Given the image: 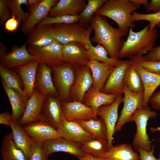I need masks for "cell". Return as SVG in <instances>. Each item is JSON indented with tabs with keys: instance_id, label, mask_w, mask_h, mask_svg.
<instances>
[{
	"instance_id": "cell-1",
	"label": "cell",
	"mask_w": 160,
	"mask_h": 160,
	"mask_svg": "<svg viewBox=\"0 0 160 160\" xmlns=\"http://www.w3.org/2000/svg\"><path fill=\"white\" fill-rule=\"evenodd\" d=\"M94 30L95 34L91 42L99 44L107 51L109 56L119 60L120 51L123 44L122 38L127 33L119 28L111 26L106 17L95 13L90 23Z\"/></svg>"
},
{
	"instance_id": "cell-2",
	"label": "cell",
	"mask_w": 160,
	"mask_h": 160,
	"mask_svg": "<svg viewBox=\"0 0 160 160\" xmlns=\"http://www.w3.org/2000/svg\"><path fill=\"white\" fill-rule=\"evenodd\" d=\"M129 29L128 37L119 52V59L146 55L156 42L157 31L149 28V24L139 31L134 32L131 28Z\"/></svg>"
},
{
	"instance_id": "cell-3",
	"label": "cell",
	"mask_w": 160,
	"mask_h": 160,
	"mask_svg": "<svg viewBox=\"0 0 160 160\" xmlns=\"http://www.w3.org/2000/svg\"><path fill=\"white\" fill-rule=\"evenodd\" d=\"M138 9L129 0H107L95 13L112 19L119 28L127 34L129 28L135 27L131 16Z\"/></svg>"
},
{
	"instance_id": "cell-4",
	"label": "cell",
	"mask_w": 160,
	"mask_h": 160,
	"mask_svg": "<svg viewBox=\"0 0 160 160\" xmlns=\"http://www.w3.org/2000/svg\"><path fill=\"white\" fill-rule=\"evenodd\" d=\"M157 115L156 111L151 110V107L148 106L137 109L132 116L131 120L135 122L137 129L132 145L136 151L139 149L148 151L152 150L146 127L148 120L150 119L156 118Z\"/></svg>"
},
{
	"instance_id": "cell-5",
	"label": "cell",
	"mask_w": 160,
	"mask_h": 160,
	"mask_svg": "<svg viewBox=\"0 0 160 160\" xmlns=\"http://www.w3.org/2000/svg\"><path fill=\"white\" fill-rule=\"evenodd\" d=\"M51 68L53 83L60 99L62 102L72 101L70 92L75 81L76 68L65 62Z\"/></svg>"
},
{
	"instance_id": "cell-6",
	"label": "cell",
	"mask_w": 160,
	"mask_h": 160,
	"mask_svg": "<svg viewBox=\"0 0 160 160\" xmlns=\"http://www.w3.org/2000/svg\"><path fill=\"white\" fill-rule=\"evenodd\" d=\"M63 45L55 40L49 45L41 47L28 45L27 50L33 60L51 67L64 62Z\"/></svg>"
},
{
	"instance_id": "cell-7",
	"label": "cell",
	"mask_w": 160,
	"mask_h": 160,
	"mask_svg": "<svg viewBox=\"0 0 160 160\" xmlns=\"http://www.w3.org/2000/svg\"><path fill=\"white\" fill-rule=\"evenodd\" d=\"M123 93V107L115 126V132L121 131L127 123L132 122L131 117L137 109L143 107L144 92L140 93L132 92L126 85Z\"/></svg>"
},
{
	"instance_id": "cell-8",
	"label": "cell",
	"mask_w": 160,
	"mask_h": 160,
	"mask_svg": "<svg viewBox=\"0 0 160 160\" xmlns=\"http://www.w3.org/2000/svg\"><path fill=\"white\" fill-rule=\"evenodd\" d=\"M55 40L63 45L71 42L84 44L88 32L87 28L78 23L53 25Z\"/></svg>"
},
{
	"instance_id": "cell-9",
	"label": "cell",
	"mask_w": 160,
	"mask_h": 160,
	"mask_svg": "<svg viewBox=\"0 0 160 160\" xmlns=\"http://www.w3.org/2000/svg\"><path fill=\"white\" fill-rule=\"evenodd\" d=\"M130 65L129 60L119 59L112 70L101 91L111 94H122L126 85V78L127 71Z\"/></svg>"
},
{
	"instance_id": "cell-10",
	"label": "cell",
	"mask_w": 160,
	"mask_h": 160,
	"mask_svg": "<svg viewBox=\"0 0 160 160\" xmlns=\"http://www.w3.org/2000/svg\"><path fill=\"white\" fill-rule=\"evenodd\" d=\"M62 102L59 97L47 96L43 103L40 121L47 122L57 129L65 120Z\"/></svg>"
},
{
	"instance_id": "cell-11",
	"label": "cell",
	"mask_w": 160,
	"mask_h": 160,
	"mask_svg": "<svg viewBox=\"0 0 160 160\" xmlns=\"http://www.w3.org/2000/svg\"><path fill=\"white\" fill-rule=\"evenodd\" d=\"M123 98L122 94L119 95L113 103L100 106L97 112V116L103 121L107 129L108 150L113 146L112 142L118 119V108L119 105L123 102Z\"/></svg>"
},
{
	"instance_id": "cell-12",
	"label": "cell",
	"mask_w": 160,
	"mask_h": 160,
	"mask_svg": "<svg viewBox=\"0 0 160 160\" xmlns=\"http://www.w3.org/2000/svg\"><path fill=\"white\" fill-rule=\"evenodd\" d=\"M93 82L91 70L87 65L76 69L75 81L70 92L71 101L82 103L85 94Z\"/></svg>"
},
{
	"instance_id": "cell-13",
	"label": "cell",
	"mask_w": 160,
	"mask_h": 160,
	"mask_svg": "<svg viewBox=\"0 0 160 160\" xmlns=\"http://www.w3.org/2000/svg\"><path fill=\"white\" fill-rule=\"evenodd\" d=\"M23 127L35 143H43L46 140L61 137L57 129L45 121L30 123Z\"/></svg>"
},
{
	"instance_id": "cell-14",
	"label": "cell",
	"mask_w": 160,
	"mask_h": 160,
	"mask_svg": "<svg viewBox=\"0 0 160 160\" xmlns=\"http://www.w3.org/2000/svg\"><path fill=\"white\" fill-rule=\"evenodd\" d=\"M62 109L65 119L68 121L97 119L98 118L92 108L80 102H62Z\"/></svg>"
},
{
	"instance_id": "cell-15",
	"label": "cell",
	"mask_w": 160,
	"mask_h": 160,
	"mask_svg": "<svg viewBox=\"0 0 160 160\" xmlns=\"http://www.w3.org/2000/svg\"><path fill=\"white\" fill-rule=\"evenodd\" d=\"M57 130L62 137L75 143L81 144L94 139L76 121H70L65 119Z\"/></svg>"
},
{
	"instance_id": "cell-16",
	"label": "cell",
	"mask_w": 160,
	"mask_h": 160,
	"mask_svg": "<svg viewBox=\"0 0 160 160\" xmlns=\"http://www.w3.org/2000/svg\"><path fill=\"white\" fill-rule=\"evenodd\" d=\"M51 67L39 63L36 75L34 89L46 96L59 97L52 80Z\"/></svg>"
},
{
	"instance_id": "cell-17",
	"label": "cell",
	"mask_w": 160,
	"mask_h": 160,
	"mask_svg": "<svg viewBox=\"0 0 160 160\" xmlns=\"http://www.w3.org/2000/svg\"><path fill=\"white\" fill-rule=\"evenodd\" d=\"M62 52L64 62L71 64L76 69L87 65L89 60L83 45L78 42L63 45Z\"/></svg>"
},
{
	"instance_id": "cell-18",
	"label": "cell",
	"mask_w": 160,
	"mask_h": 160,
	"mask_svg": "<svg viewBox=\"0 0 160 160\" xmlns=\"http://www.w3.org/2000/svg\"><path fill=\"white\" fill-rule=\"evenodd\" d=\"M26 42L23 45L14 46L11 52L0 57V65L13 69L20 66L27 65L33 60V56L28 52Z\"/></svg>"
},
{
	"instance_id": "cell-19",
	"label": "cell",
	"mask_w": 160,
	"mask_h": 160,
	"mask_svg": "<svg viewBox=\"0 0 160 160\" xmlns=\"http://www.w3.org/2000/svg\"><path fill=\"white\" fill-rule=\"evenodd\" d=\"M46 96L34 89L18 122L20 126L23 127L29 123L40 121L43 103Z\"/></svg>"
},
{
	"instance_id": "cell-20",
	"label": "cell",
	"mask_w": 160,
	"mask_h": 160,
	"mask_svg": "<svg viewBox=\"0 0 160 160\" xmlns=\"http://www.w3.org/2000/svg\"><path fill=\"white\" fill-rule=\"evenodd\" d=\"M39 63L33 60L26 65L15 68L20 75L23 84V98L26 104L34 90L36 70Z\"/></svg>"
},
{
	"instance_id": "cell-21",
	"label": "cell",
	"mask_w": 160,
	"mask_h": 160,
	"mask_svg": "<svg viewBox=\"0 0 160 160\" xmlns=\"http://www.w3.org/2000/svg\"><path fill=\"white\" fill-rule=\"evenodd\" d=\"M43 145L50 155L55 152H62L69 153L77 158L85 156L81 149V144L69 141L62 137L46 140Z\"/></svg>"
},
{
	"instance_id": "cell-22",
	"label": "cell",
	"mask_w": 160,
	"mask_h": 160,
	"mask_svg": "<svg viewBox=\"0 0 160 160\" xmlns=\"http://www.w3.org/2000/svg\"><path fill=\"white\" fill-rule=\"evenodd\" d=\"M54 40L53 25L39 23L29 32L26 43L29 46L41 47Z\"/></svg>"
},
{
	"instance_id": "cell-23",
	"label": "cell",
	"mask_w": 160,
	"mask_h": 160,
	"mask_svg": "<svg viewBox=\"0 0 160 160\" xmlns=\"http://www.w3.org/2000/svg\"><path fill=\"white\" fill-rule=\"evenodd\" d=\"M119 95L105 93L96 89L92 86L85 94L82 103L92 108L97 115V112L99 107L103 105L111 104Z\"/></svg>"
},
{
	"instance_id": "cell-24",
	"label": "cell",
	"mask_w": 160,
	"mask_h": 160,
	"mask_svg": "<svg viewBox=\"0 0 160 160\" xmlns=\"http://www.w3.org/2000/svg\"><path fill=\"white\" fill-rule=\"evenodd\" d=\"M58 1V0H41L36 8L30 13L26 21L22 25V33L25 34H28L36 25L48 16L51 9Z\"/></svg>"
},
{
	"instance_id": "cell-25",
	"label": "cell",
	"mask_w": 160,
	"mask_h": 160,
	"mask_svg": "<svg viewBox=\"0 0 160 160\" xmlns=\"http://www.w3.org/2000/svg\"><path fill=\"white\" fill-rule=\"evenodd\" d=\"M130 62L132 66L138 72L142 79L144 96L143 107H145L148 106L150 97L160 85V75L150 72L140 65Z\"/></svg>"
},
{
	"instance_id": "cell-26",
	"label": "cell",
	"mask_w": 160,
	"mask_h": 160,
	"mask_svg": "<svg viewBox=\"0 0 160 160\" xmlns=\"http://www.w3.org/2000/svg\"><path fill=\"white\" fill-rule=\"evenodd\" d=\"M84 0H60L49 11L48 16L79 15L87 4Z\"/></svg>"
},
{
	"instance_id": "cell-27",
	"label": "cell",
	"mask_w": 160,
	"mask_h": 160,
	"mask_svg": "<svg viewBox=\"0 0 160 160\" xmlns=\"http://www.w3.org/2000/svg\"><path fill=\"white\" fill-rule=\"evenodd\" d=\"M87 29V33L83 45L87 52L89 60H95L101 63L115 66L116 65L119 60H116L108 56L107 51L101 44H97L95 46L93 45L90 40V36L93 28L90 25Z\"/></svg>"
},
{
	"instance_id": "cell-28",
	"label": "cell",
	"mask_w": 160,
	"mask_h": 160,
	"mask_svg": "<svg viewBox=\"0 0 160 160\" xmlns=\"http://www.w3.org/2000/svg\"><path fill=\"white\" fill-rule=\"evenodd\" d=\"M10 127L15 143L23 151L28 160L34 147L35 142L27 134L23 127L13 119L11 121Z\"/></svg>"
},
{
	"instance_id": "cell-29",
	"label": "cell",
	"mask_w": 160,
	"mask_h": 160,
	"mask_svg": "<svg viewBox=\"0 0 160 160\" xmlns=\"http://www.w3.org/2000/svg\"><path fill=\"white\" fill-rule=\"evenodd\" d=\"M87 65L91 71L93 79L92 86L96 89L101 91L115 65L95 60H89Z\"/></svg>"
},
{
	"instance_id": "cell-30",
	"label": "cell",
	"mask_w": 160,
	"mask_h": 160,
	"mask_svg": "<svg viewBox=\"0 0 160 160\" xmlns=\"http://www.w3.org/2000/svg\"><path fill=\"white\" fill-rule=\"evenodd\" d=\"M0 153L3 160H28L23 151L15 143L12 132L4 137Z\"/></svg>"
},
{
	"instance_id": "cell-31",
	"label": "cell",
	"mask_w": 160,
	"mask_h": 160,
	"mask_svg": "<svg viewBox=\"0 0 160 160\" xmlns=\"http://www.w3.org/2000/svg\"><path fill=\"white\" fill-rule=\"evenodd\" d=\"M1 80L3 87L10 103L13 119L18 122L24 112L26 104L24 102L21 93L9 87L1 79Z\"/></svg>"
},
{
	"instance_id": "cell-32",
	"label": "cell",
	"mask_w": 160,
	"mask_h": 160,
	"mask_svg": "<svg viewBox=\"0 0 160 160\" xmlns=\"http://www.w3.org/2000/svg\"><path fill=\"white\" fill-rule=\"evenodd\" d=\"M105 160H139V155L127 144L117 145L108 150Z\"/></svg>"
},
{
	"instance_id": "cell-33",
	"label": "cell",
	"mask_w": 160,
	"mask_h": 160,
	"mask_svg": "<svg viewBox=\"0 0 160 160\" xmlns=\"http://www.w3.org/2000/svg\"><path fill=\"white\" fill-rule=\"evenodd\" d=\"M108 148V140L104 139H94L81 145V149L85 154L101 159H104Z\"/></svg>"
},
{
	"instance_id": "cell-34",
	"label": "cell",
	"mask_w": 160,
	"mask_h": 160,
	"mask_svg": "<svg viewBox=\"0 0 160 160\" xmlns=\"http://www.w3.org/2000/svg\"><path fill=\"white\" fill-rule=\"evenodd\" d=\"M77 122L94 139H104L108 140L107 129L104 121L100 117L97 119H91Z\"/></svg>"
},
{
	"instance_id": "cell-35",
	"label": "cell",
	"mask_w": 160,
	"mask_h": 160,
	"mask_svg": "<svg viewBox=\"0 0 160 160\" xmlns=\"http://www.w3.org/2000/svg\"><path fill=\"white\" fill-rule=\"evenodd\" d=\"M0 75L1 79L10 88L17 90L23 95V84L21 78L15 69L9 68L0 65Z\"/></svg>"
},
{
	"instance_id": "cell-36",
	"label": "cell",
	"mask_w": 160,
	"mask_h": 160,
	"mask_svg": "<svg viewBox=\"0 0 160 160\" xmlns=\"http://www.w3.org/2000/svg\"><path fill=\"white\" fill-rule=\"evenodd\" d=\"M107 0H88L87 4L82 12L79 15V23L88 28L90 25L91 19L96 12Z\"/></svg>"
},
{
	"instance_id": "cell-37",
	"label": "cell",
	"mask_w": 160,
	"mask_h": 160,
	"mask_svg": "<svg viewBox=\"0 0 160 160\" xmlns=\"http://www.w3.org/2000/svg\"><path fill=\"white\" fill-rule=\"evenodd\" d=\"M126 84L132 92L140 93L144 92L143 85L141 76L131 64L127 73Z\"/></svg>"
},
{
	"instance_id": "cell-38",
	"label": "cell",
	"mask_w": 160,
	"mask_h": 160,
	"mask_svg": "<svg viewBox=\"0 0 160 160\" xmlns=\"http://www.w3.org/2000/svg\"><path fill=\"white\" fill-rule=\"evenodd\" d=\"M8 6L11 16H13L20 23H24L29 17L30 13L24 12L21 5H27L28 0H7Z\"/></svg>"
},
{
	"instance_id": "cell-39",
	"label": "cell",
	"mask_w": 160,
	"mask_h": 160,
	"mask_svg": "<svg viewBox=\"0 0 160 160\" xmlns=\"http://www.w3.org/2000/svg\"><path fill=\"white\" fill-rule=\"evenodd\" d=\"M142 56L132 57L129 60L140 65L150 72L160 75V60H145L142 58Z\"/></svg>"
},
{
	"instance_id": "cell-40",
	"label": "cell",
	"mask_w": 160,
	"mask_h": 160,
	"mask_svg": "<svg viewBox=\"0 0 160 160\" xmlns=\"http://www.w3.org/2000/svg\"><path fill=\"white\" fill-rule=\"evenodd\" d=\"M131 20L133 23L137 21H147L150 23L149 24V28H155L156 26L160 23V11L146 14L140 13L134 11L131 15Z\"/></svg>"
},
{
	"instance_id": "cell-41",
	"label": "cell",
	"mask_w": 160,
	"mask_h": 160,
	"mask_svg": "<svg viewBox=\"0 0 160 160\" xmlns=\"http://www.w3.org/2000/svg\"><path fill=\"white\" fill-rule=\"evenodd\" d=\"M79 15H64L54 17L47 16L44 18L39 23L51 25L74 24L79 22Z\"/></svg>"
},
{
	"instance_id": "cell-42",
	"label": "cell",
	"mask_w": 160,
	"mask_h": 160,
	"mask_svg": "<svg viewBox=\"0 0 160 160\" xmlns=\"http://www.w3.org/2000/svg\"><path fill=\"white\" fill-rule=\"evenodd\" d=\"M49 156L43 143H35L34 147L28 160H48Z\"/></svg>"
},
{
	"instance_id": "cell-43",
	"label": "cell",
	"mask_w": 160,
	"mask_h": 160,
	"mask_svg": "<svg viewBox=\"0 0 160 160\" xmlns=\"http://www.w3.org/2000/svg\"><path fill=\"white\" fill-rule=\"evenodd\" d=\"M7 0H0V24L2 26L11 17Z\"/></svg>"
},
{
	"instance_id": "cell-44",
	"label": "cell",
	"mask_w": 160,
	"mask_h": 160,
	"mask_svg": "<svg viewBox=\"0 0 160 160\" xmlns=\"http://www.w3.org/2000/svg\"><path fill=\"white\" fill-rule=\"evenodd\" d=\"M145 60H160V45L154 47L146 55L142 57Z\"/></svg>"
},
{
	"instance_id": "cell-45",
	"label": "cell",
	"mask_w": 160,
	"mask_h": 160,
	"mask_svg": "<svg viewBox=\"0 0 160 160\" xmlns=\"http://www.w3.org/2000/svg\"><path fill=\"white\" fill-rule=\"evenodd\" d=\"M155 144L152 146V150L148 151L142 149H138L137 152L139 153V160H160V153L158 159L156 158L153 156Z\"/></svg>"
},
{
	"instance_id": "cell-46",
	"label": "cell",
	"mask_w": 160,
	"mask_h": 160,
	"mask_svg": "<svg viewBox=\"0 0 160 160\" xmlns=\"http://www.w3.org/2000/svg\"><path fill=\"white\" fill-rule=\"evenodd\" d=\"M20 23L14 16H12L5 22L4 29L8 32L14 31L17 29Z\"/></svg>"
},
{
	"instance_id": "cell-47",
	"label": "cell",
	"mask_w": 160,
	"mask_h": 160,
	"mask_svg": "<svg viewBox=\"0 0 160 160\" xmlns=\"http://www.w3.org/2000/svg\"><path fill=\"white\" fill-rule=\"evenodd\" d=\"M149 103L154 110L160 111V90L153 93L150 98Z\"/></svg>"
},
{
	"instance_id": "cell-48",
	"label": "cell",
	"mask_w": 160,
	"mask_h": 160,
	"mask_svg": "<svg viewBox=\"0 0 160 160\" xmlns=\"http://www.w3.org/2000/svg\"><path fill=\"white\" fill-rule=\"evenodd\" d=\"M146 8V10L148 13L151 11L154 13L160 11V0H151Z\"/></svg>"
},
{
	"instance_id": "cell-49",
	"label": "cell",
	"mask_w": 160,
	"mask_h": 160,
	"mask_svg": "<svg viewBox=\"0 0 160 160\" xmlns=\"http://www.w3.org/2000/svg\"><path fill=\"white\" fill-rule=\"evenodd\" d=\"M13 119L12 114L8 111H5L0 114V124L10 126V122Z\"/></svg>"
},
{
	"instance_id": "cell-50",
	"label": "cell",
	"mask_w": 160,
	"mask_h": 160,
	"mask_svg": "<svg viewBox=\"0 0 160 160\" xmlns=\"http://www.w3.org/2000/svg\"><path fill=\"white\" fill-rule=\"evenodd\" d=\"M41 0H28L26 6L29 12L31 13L37 7Z\"/></svg>"
},
{
	"instance_id": "cell-51",
	"label": "cell",
	"mask_w": 160,
	"mask_h": 160,
	"mask_svg": "<svg viewBox=\"0 0 160 160\" xmlns=\"http://www.w3.org/2000/svg\"><path fill=\"white\" fill-rule=\"evenodd\" d=\"M138 9L141 5H144L146 7L148 5L149 2L147 0H129Z\"/></svg>"
},
{
	"instance_id": "cell-52",
	"label": "cell",
	"mask_w": 160,
	"mask_h": 160,
	"mask_svg": "<svg viewBox=\"0 0 160 160\" xmlns=\"http://www.w3.org/2000/svg\"><path fill=\"white\" fill-rule=\"evenodd\" d=\"M77 158L79 160H105L103 159L96 158L86 154L84 157H78Z\"/></svg>"
},
{
	"instance_id": "cell-53",
	"label": "cell",
	"mask_w": 160,
	"mask_h": 160,
	"mask_svg": "<svg viewBox=\"0 0 160 160\" xmlns=\"http://www.w3.org/2000/svg\"><path fill=\"white\" fill-rule=\"evenodd\" d=\"M7 48L3 43L0 41V57L4 56L6 53Z\"/></svg>"
},
{
	"instance_id": "cell-54",
	"label": "cell",
	"mask_w": 160,
	"mask_h": 160,
	"mask_svg": "<svg viewBox=\"0 0 160 160\" xmlns=\"http://www.w3.org/2000/svg\"><path fill=\"white\" fill-rule=\"evenodd\" d=\"M150 130L152 132H155L157 131H160V126L156 128L151 127L150 128Z\"/></svg>"
},
{
	"instance_id": "cell-55",
	"label": "cell",
	"mask_w": 160,
	"mask_h": 160,
	"mask_svg": "<svg viewBox=\"0 0 160 160\" xmlns=\"http://www.w3.org/2000/svg\"><path fill=\"white\" fill-rule=\"evenodd\" d=\"M156 26L160 29V23L157 24Z\"/></svg>"
},
{
	"instance_id": "cell-56",
	"label": "cell",
	"mask_w": 160,
	"mask_h": 160,
	"mask_svg": "<svg viewBox=\"0 0 160 160\" xmlns=\"http://www.w3.org/2000/svg\"><path fill=\"white\" fill-rule=\"evenodd\" d=\"M0 160H3L2 159H1Z\"/></svg>"
}]
</instances>
